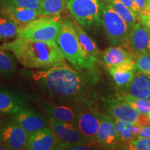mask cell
<instances>
[{"mask_svg": "<svg viewBox=\"0 0 150 150\" xmlns=\"http://www.w3.org/2000/svg\"><path fill=\"white\" fill-rule=\"evenodd\" d=\"M140 22L147 30L150 34V15L149 16H139Z\"/></svg>", "mask_w": 150, "mask_h": 150, "instance_id": "obj_34", "label": "cell"}, {"mask_svg": "<svg viewBox=\"0 0 150 150\" xmlns=\"http://www.w3.org/2000/svg\"><path fill=\"white\" fill-rule=\"evenodd\" d=\"M16 61L13 54L0 48V74L8 75L16 70Z\"/></svg>", "mask_w": 150, "mask_h": 150, "instance_id": "obj_26", "label": "cell"}, {"mask_svg": "<svg viewBox=\"0 0 150 150\" xmlns=\"http://www.w3.org/2000/svg\"><path fill=\"white\" fill-rule=\"evenodd\" d=\"M122 98L138 113L148 115L150 112V101L147 99L133 96L129 93L123 95Z\"/></svg>", "mask_w": 150, "mask_h": 150, "instance_id": "obj_25", "label": "cell"}, {"mask_svg": "<svg viewBox=\"0 0 150 150\" xmlns=\"http://www.w3.org/2000/svg\"><path fill=\"white\" fill-rule=\"evenodd\" d=\"M100 18L111 46L128 47V37L131 29L124 19L110 6L99 0Z\"/></svg>", "mask_w": 150, "mask_h": 150, "instance_id": "obj_5", "label": "cell"}, {"mask_svg": "<svg viewBox=\"0 0 150 150\" xmlns=\"http://www.w3.org/2000/svg\"><path fill=\"white\" fill-rule=\"evenodd\" d=\"M149 2H150V0H149Z\"/></svg>", "mask_w": 150, "mask_h": 150, "instance_id": "obj_38", "label": "cell"}, {"mask_svg": "<svg viewBox=\"0 0 150 150\" xmlns=\"http://www.w3.org/2000/svg\"><path fill=\"white\" fill-rule=\"evenodd\" d=\"M129 149L134 150H150V138H137L129 144Z\"/></svg>", "mask_w": 150, "mask_h": 150, "instance_id": "obj_30", "label": "cell"}, {"mask_svg": "<svg viewBox=\"0 0 150 150\" xmlns=\"http://www.w3.org/2000/svg\"><path fill=\"white\" fill-rule=\"evenodd\" d=\"M73 27L74 28L75 32L77 35L78 40L79 41L81 45L83 50L87 52L89 55L98 59L100 55V51L97 47V45L94 40L87 34L85 30L82 28L78 23H72Z\"/></svg>", "mask_w": 150, "mask_h": 150, "instance_id": "obj_22", "label": "cell"}, {"mask_svg": "<svg viewBox=\"0 0 150 150\" xmlns=\"http://www.w3.org/2000/svg\"><path fill=\"white\" fill-rule=\"evenodd\" d=\"M136 125H139L140 127H144V126H148L150 124V120L148 117L147 115L145 114H140L139 113L138 117L137 118V120L136 122Z\"/></svg>", "mask_w": 150, "mask_h": 150, "instance_id": "obj_33", "label": "cell"}, {"mask_svg": "<svg viewBox=\"0 0 150 150\" xmlns=\"http://www.w3.org/2000/svg\"><path fill=\"white\" fill-rule=\"evenodd\" d=\"M123 4H125L127 8H129L132 11L136 16L139 17V10H138V6L135 4L134 0H120Z\"/></svg>", "mask_w": 150, "mask_h": 150, "instance_id": "obj_32", "label": "cell"}, {"mask_svg": "<svg viewBox=\"0 0 150 150\" xmlns=\"http://www.w3.org/2000/svg\"><path fill=\"white\" fill-rule=\"evenodd\" d=\"M45 110L50 115V117L55 120L74 125L76 111L70 106L65 104H48L45 106Z\"/></svg>", "mask_w": 150, "mask_h": 150, "instance_id": "obj_18", "label": "cell"}, {"mask_svg": "<svg viewBox=\"0 0 150 150\" xmlns=\"http://www.w3.org/2000/svg\"><path fill=\"white\" fill-rule=\"evenodd\" d=\"M4 149H8V147L6 146L0 140V150H4Z\"/></svg>", "mask_w": 150, "mask_h": 150, "instance_id": "obj_36", "label": "cell"}, {"mask_svg": "<svg viewBox=\"0 0 150 150\" xmlns=\"http://www.w3.org/2000/svg\"><path fill=\"white\" fill-rule=\"evenodd\" d=\"M23 106L24 103L21 98L8 92L0 91V112L13 115Z\"/></svg>", "mask_w": 150, "mask_h": 150, "instance_id": "obj_20", "label": "cell"}, {"mask_svg": "<svg viewBox=\"0 0 150 150\" xmlns=\"http://www.w3.org/2000/svg\"><path fill=\"white\" fill-rule=\"evenodd\" d=\"M139 10V16L150 15L149 0H134Z\"/></svg>", "mask_w": 150, "mask_h": 150, "instance_id": "obj_31", "label": "cell"}, {"mask_svg": "<svg viewBox=\"0 0 150 150\" xmlns=\"http://www.w3.org/2000/svg\"><path fill=\"white\" fill-rule=\"evenodd\" d=\"M0 48L12 52L22 66L28 69H45L65 64V57L56 42L29 40L18 37Z\"/></svg>", "mask_w": 150, "mask_h": 150, "instance_id": "obj_2", "label": "cell"}, {"mask_svg": "<svg viewBox=\"0 0 150 150\" xmlns=\"http://www.w3.org/2000/svg\"><path fill=\"white\" fill-rule=\"evenodd\" d=\"M99 127L95 139L104 146H110L120 140L116 131L114 120L110 116L98 112Z\"/></svg>", "mask_w": 150, "mask_h": 150, "instance_id": "obj_14", "label": "cell"}, {"mask_svg": "<svg viewBox=\"0 0 150 150\" xmlns=\"http://www.w3.org/2000/svg\"><path fill=\"white\" fill-rule=\"evenodd\" d=\"M127 90L133 96L150 101V75L142 73L135 75L134 80Z\"/></svg>", "mask_w": 150, "mask_h": 150, "instance_id": "obj_19", "label": "cell"}, {"mask_svg": "<svg viewBox=\"0 0 150 150\" xmlns=\"http://www.w3.org/2000/svg\"><path fill=\"white\" fill-rule=\"evenodd\" d=\"M100 1L110 6L126 21L130 29H132L135 24L136 23L137 18L138 17L136 16L130 9L127 8L125 4H123L120 0H100Z\"/></svg>", "mask_w": 150, "mask_h": 150, "instance_id": "obj_23", "label": "cell"}, {"mask_svg": "<svg viewBox=\"0 0 150 150\" xmlns=\"http://www.w3.org/2000/svg\"><path fill=\"white\" fill-rule=\"evenodd\" d=\"M49 125L55 135L59 149H67L70 145L90 142V140L81 134L74 124L57 121L50 117Z\"/></svg>", "mask_w": 150, "mask_h": 150, "instance_id": "obj_7", "label": "cell"}, {"mask_svg": "<svg viewBox=\"0 0 150 150\" xmlns=\"http://www.w3.org/2000/svg\"><path fill=\"white\" fill-rule=\"evenodd\" d=\"M42 16L56 17L64 10L68 0H40Z\"/></svg>", "mask_w": 150, "mask_h": 150, "instance_id": "obj_24", "label": "cell"}, {"mask_svg": "<svg viewBox=\"0 0 150 150\" xmlns=\"http://www.w3.org/2000/svg\"><path fill=\"white\" fill-rule=\"evenodd\" d=\"M106 109L115 119L136 124L138 113L122 97L111 98L104 101Z\"/></svg>", "mask_w": 150, "mask_h": 150, "instance_id": "obj_12", "label": "cell"}, {"mask_svg": "<svg viewBox=\"0 0 150 150\" xmlns=\"http://www.w3.org/2000/svg\"><path fill=\"white\" fill-rule=\"evenodd\" d=\"M148 117H149V120H150V112H149V114H148Z\"/></svg>", "mask_w": 150, "mask_h": 150, "instance_id": "obj_37", "label": "cell"}, {"mask_svg": "<svg viewBox=\"0 0 150 150\" xmlns=\"http://www.w3.org/2000/svg\"><path fill=\"white\" fill-rule=\"evenodd\" d=\"M62 21L54 17L39 16L23 26L18 27V37L29 40L56 42Z\"/></svg>", "mask_w": 150, "mask_h": 150, "instance_id": "obj_4", "label": "cell"}, {"mask_svg": "<svg viewBox=\"0 0 150 150\" xmlns=\"http://www.w3.org/2000/svg\"><path fill=\"white\" fill-rule=\"evenodd\" d=\"M12 119L29 135L39 129L47 127V122L45 117L33 109L24 106L15 114H13Z\"/></svg>", "mask_w": 150, "mask_h": 150, "instance_id": "obj_10", "label": "cell"}, {"mask_svg": "<svg viewBox=\"0 0 150 150\" xmlns=\"http://www.w3.org/2000/svg\"><path fill=\"white\" fill-rule=\"evenodd\" d=\"M135 68L142 74L150 75V54H143L137 56Z\"/></svg>", "mask_w": 150, "mask_h": 150, "instance_id": "obj_29", "label": "cell"}, {"mask_svg": "<svg viewBox=\"0 0 150 150\" xmlns=\"http://www.w3.org/2000/svg\"><path fill=\"white\" fill-rule=\"evenodd\" d=\"M56 42L65 59L77 70H93L97 59L89 55L78 40L72 22L62 21V26L58 35Z\"/></svg>", "mask_w": 150, "mask_h": 150, "instance_id": "obj_3", "label": "cell"}, {"mask_svg": "<svg viewBox=\"0 0 150 150\" xmlns=\"http://www.w3.org/2000/svg\"><path fill=\"white\" fill-rule=\"evenodd\" d=\"M1 4L3 7L7 6H15L32 9L36 11L42 16L40 0H2Z\"/></svg>", "mask_w": 150, "mask_h": 150, "instance_id": "obj_28", "label": "cell"}, {"mask_svg": "<svg viewBox=\"0 0 150 150\" xmlns=\"http://www.w3.org/2000/svg\"><path fill=\"white\" fill-rule=\"evenodd\" d=\"M2 12L4 16L11 19L18 27L25 25L41 16L36 11L15 6L3 7Z\"/></svg>", "mask_w": 150, "mask_h": 150, "instance_id": "obj_16", "label": "cell"}, {"mask_svg": "<svg viewBox=\"0 0 150 150\" xmlns=\"http://www.w3.org/2000/svg\"><path fill=\"white\" fill-rule=\"evenodd\" d=\"M18 26L6 16H0V40L18 36Z\"/></svg>", "mask_w": 150, "mask_h": 150, "instance_id": "obj_27", "label": "cell"}, {"mask_svg": "<svg viewBox=\"0 0 150 150\" xmlns=\"http://www.w3.org/2000/svg\"><path fill=\"white\" fill-rule=\"evenodd\" d=\"M129 50L136 56L150 54V34L140 22L135 24L128 37Z\"/></svg>", "mask_w": 150, "mask_h": 150, "instance_id": "obj_11", "label": "cell"}, {"mask_svg": "<svg viewBox=\"0 0 150 150\" xmlns=\"http://www.w3.org/2000/svg\"><path fill=\"white\" fill-rule=\"evenodd\" d=\"M150 138V126L141 127L140 131L138 134L137 138Z\"/></svg>", "mask_w": 150, "mask_h": 150, "instance_id": "obj_35", "label": "cell"}, {"mask_svg": "<svg viewBox=\"0 0 150 150\" xmlns=\"http://www.w3.org/2000/svg\"><path fill=\"white\" fill-rule=\"evenodd\" d=\"M26 149H57L56 137L51 127H45L30 134Z\"/></svg>", "mask_w": 150, "mask_h": 150, "instance_id": "obj_13", "label": "cell"}, {"mask_svg": "<svg viewBox=\"0 0 150 150\" xmlns=\"http://www.w3.org/2000/svg\"><path fill=\"white\" fill-rule=\"evenodd\" d=\"M114 122L120 140L124 141H129L134 138H137L141 129V127L136 124L117 119L114 120Z\"/></svg>", "mask_w": 150, "mask_h": 150, "instance_id": "obj_21", "label": "cell"}, {"mask_svg": "<svg viewBox=\"0 0 150 150\" xmlns=\"http://www.w3.org/2000/svg\"><path fill=\"white\" fill-rule=\"evenodd\" d=\"M102 59L107 68L135 62L134 54L120 45L106 49L102 53Z\"/></svg>", "mask_w": 150, "mask_h": 150, "instance_id": "obj_15", "label": "cell"}, {"mask_svg": "<svg viewBox=\"0 0 150 150\" xmlns=\"http://www.w3.org/2000/svg\"><path fill=\"white\" fill-rule=\"evenodd\" d=\"M108 70L118 86L127 89L135 77V62L108 67Z\"/></svg>", "mask_w": 150, "mask_h": 150, "instance_id": "obj_17", "label": "cell"}, {"mask_svg": "<svg viewBox=\"0 0 150 150\" xmlns=\"http://www.w3.org/2000/svg\"><path fill=\"white\" fill-rule=\"evenodd\" d=\"M29 134L14 120H11L0 129V140L8 149H26Z\"/></svg>", "mask_w": 150, "mask_h": 150, "instance_id": "obj_8", "label": "cell"}, {"mask_svg": "<svg viewBox=\"0 0 150 150\" xmlns=\"http://www.w3.org/2000/svg\"><path fill=\"white\" fill-rule=\"evenodd\" d=\"M66 6L83 29L97 28L102 25L99 0H68Z\"/></svg>", "mask_w": 150, "mask_h": 150, "instance_id": "obj_6", "label": "cell"}, {"mask_svg": "<svg viewBox=\"0 0 150 150\" xmlns=\"http://www.w3.org/2000/svg\"><path fill=\"white\" fill-rule=\"evenodd\" d=\"M79 71L63 64L32 71L29 75L56 98L83 102L95 79L91 73Z\"/></svg>", "mask_w": 150, "mask_h": 150, "instance_id": "obj_1", "label": "cell"}, {"mask_svg": "<svg viewBox=\"0 0 150 150\" xmlns=\"http://www.w3.org/2000/svg\"><path fill=\"white\" fill-rule=\"evenodd\" d=\"M74 125L85 138L95 139L99 127L98 113L91 108H81L76 111Z\"/></svg>", "mask_w": 150, "mask_h": 150, "instance_id": "obj_9", "label": "cell"}]
</instances>
